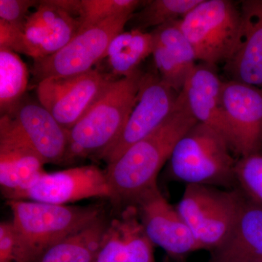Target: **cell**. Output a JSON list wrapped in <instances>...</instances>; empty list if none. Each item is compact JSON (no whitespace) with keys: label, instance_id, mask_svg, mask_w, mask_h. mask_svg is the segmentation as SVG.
<instances>
[{"label":"cell","instance_id":"obj_1","mask_svg":"<svg viewBox=\"0 0 262 262\" xmlns=\"http://www.w3.org/2000/svg\"><path fill=\"white\" fill-rule=\"evenodd\" d=\"M196 122L180 92L177 107L161 126L108 164L105 173L113 199L134 204L139 196L158 187V174L176 144Z\"/></svg>","mask_w":262,"mask_h":262},{"label":"cell","instance_id":"obj_2","mask_svg":"<svg viewBox=\"0 0 262 262\" xmlns=\"http://www.w3.org/2000/svg\"><path fill=\"white\" fill-rule=\"evenodd\" d=\"M16 247L15 262L37 261L53 245L102 215L97 206H72L9 201Z\"/></svg>","mask_w":262,"mask_h":262},{"label":"cell","instance_id":"obj_3","mask_svg":"<svg viewBox=\"0 0 262 262\" xmlns=\"http://www.w3.org/2000/svg\"><path fill=\"white\" fill-rule=\"evenodd\" d=\"M143 72L116 79L82 118L69 130L68 149L64 161L100 156L121 134L136 98Z\"/></svg>","mask_w":262,"mask_h":262},{"label":"cell","instance_id":"obj_4","mask_svg":"<svg viewBox=\"0 0 262 262\" xmlns=\"http://www.w3.org/2000/svg\"><path fill=\"white\" fill-rule=\"evenodd\" d=\"M220 134L201 122L181 138L168 160L172 179L187 184L232 187L236 160Z\"/></svg>","mask_w":262,"mask_h":262},{"label":"cell","instance_id":"obj_5","mask_svg":"<svg viewBox=\"0 0 262 262\" xmlns=\"http://www.w3.org/2000/svg\"><path fill=\"white\" fill-rule=\"evenodd\" d=\"M241 25L239 5L229 0H202L179 20L198 61L213 66L225 63L232 56Z\"/></svg>","mask_w":262,"mask_h":262},{"label":"cell","instance_id":"obj_6","mask_svg":"<svg viewBox=\"0 0 262 262\" xmlns=\"http://www.w3.org/2000/svg\"><path fill=\"white\" fill-rule=\"evenodd\" d=\"M238 189L187 184L177 208L202 250L213 251L227 239L238 210Z\"/></svg>","mask_w":262,"mask_h":262},{"label":"cell","instance_id":"obj_7","mask_svg":"<svg viewBox=\"0 0 262 262\" xmlns=\"http://www.w3.org/2000/svg\"><path fill=\"white\" fill-rule=\"evenodd\" d=\"M133 15L112 17L77 33L64 47L51 56L34 60L32 73L38 82L51 77L80 75L106 58L108 46L124 32Z\"/></svg>","mask_w":262,"mask_h":262},{"label":"cell","instance_id":"obj_8","mask_svg":"<svg viewBox=\"0 0 262 262\" xmlns=\"http://www.w3.org/2000/svg\"><path fill=\"white\" fill-rule=\"evenodd\" d=\"M180 93L165 83L157 71L143 74L135 106L117 140L100 155L110 164L130 146L166 121L177 106Z\"/></svg>","mask_w":262,"mask_h":262},{"label":"cell","instance_id":"obj_9","mask_svg":"<svg viewBox=\"0 0 262 262\" xmlns=\"http://www.w3.org/2000/svg\"><path fill=\"white\" fill-rule=\"evenodd\" d=\"M116 79L96 68L80 75L45 79L37 84L38 100L70 130Z\"/></svg>","mask_w":262,"mask_h":262},{"label":"cell","instance_id":"obj_10","mask_svg":"<svg viewBox=\"0 0 262 262\" xmlns=\"http://www.w3.org/2000/svg\"><path fill=\"white\" fill-rule=\"evenodd\" d=\"M93 198L113 199L106 173L95 165L45 172L27 190L13 201H30L66 206Z\"/></svg>","mask_w":262,"mask_h":262},{"label":"cell","instance_id":"obj_11","mask_svg":"<svg viewBox=\"0 0 262 262\" xmlns=\"http://www.w3.org/2000/svg\"><path fill=\"white\" fill-rule=\"evenodd\" d=\"M222 98L232 151L239 158L262 152V90L226 80Z\"/></svg>","mask_w":262,"mask_h":262},{"label":"cell","instance_id":"obj_12","mask_svg":"<svg viewBox=\"0 0 262 262\" xmlns=\"http://www.w3.org/2000/svg\"><path fill=\"white\" fill-rule=\"evenodd\" d=\"M134 204L153 245L172 256L202 250L177 207L168 203L158 187L139 196Z\"/></svg>","mask_w":262,"mask_h":262},{"label":"cell","instance_id":"obj_13","mask_svg":"<svg viewBox=\"0 0 262 262\" xmlns=\"http://www.w3.org/2000/svg\"><path fill=\"white\" fill-rule=\"evenodd\" d=\"M80 29L79 18L56 0L39 1L37 10L26 20L16 53L32 57L34 61L51 56L68 44Z\"/></svg>","mask_w":262,"mask_h":262},{"label":"cell","instance_id":"obj_14","mask_svg":"<svg viewBox=\"0 0 262 262\" xmlns=\"http://www.w3.org/2000/svg\"><path fill=\"white\" fill-rule=\"evenodd\" d=\"M44 160L20 137L9 117L0 119V185L9 201L28 189L46 172Z\"/></svg>","mask_w":262,"mask_h":262},{"label":"cell","instance_id":"obj_15","mask_svg":"<svg viewBox=\"0 0 262 262\" xmlns=\"http://www.w3.org/2000/svg\"><path fill=\"white\" fill-rule=\"evenodd\" d=\"M7 115L20 137L46 164L64 161L69 130L61 126L40 103L20 101Z\"/></svg>","mask_w":262,"mask_h":262},{"label":"cell","instance_id":"obj_16","mask_svg":"<svg viewBox=\"0 0 262 262\" xmlns=\"http://www.w3.org/2000/svg\"><path fill=\"white\" fill-rule=\"evenodd\" d=\"M242 25L239 41L225 70L229 80L262 90V0L239 3Z\"/></svg>","mask_w":262,"mask_h":262},{"label":"cell","instance_id":"obj_17","mask_svg":"<svg viewBox=\"0 0 262 262\" xmlns=\"http://www.w3.org/2000/svg\"><path fill=\"white\" fill-rule=\"evenodd\" d=\"M223 82L215 66L201 62L191 72L181 94L196 121L216 131L230 146V136L222 105Z\"/></svg>","mask_w":262,"mask_h":262},{"label":"cell","instance_id":"obj_18","mask_svg":"<svg viewBox=\"0 0 262 262\" xmlns=\"http://www.w3.org/2000/svg\"><path fill=\"white\" fill-rule=\"evenodd\" d=\"M179 20L157 27L151 34L155 69L165 83L180 93L198 59Z\"/></svg>","mask_w":262,"mask_h":262},{"label":"cell","instance_id":"obj_19","mask_svg":"<svg viewBox=\"0 0 262 262\" xmlns=\"http://www.w3.org/2000/svg\"><path fill=\"white\" fill-rule=\"evenodd\" d=\"M241 192L238 210L227 239L212 251L220 259L262 261V207Z\"/></svg>","mask_w":262,"mask_h":262},{"label":"cell","instance_id":"obj_20","mask_svg":"<svg viewBox=\"0 0 262 262\" xmlns=\"http://www.w3.org/2000/svg\"><path fill=\"white\" fill-rule=\"evenodd\" d=\"M108 226L101 215L48 248L37 262H94Z\"/></svg>","mask_w":262,"mask_h":262},{"label":"cell","instance_id":"obj_21","mask_svg":"<svg viewBox=\"0 0 262 262\" xmlns=\"http://www.w3.org/2000/svg\"><path fill=\"white\" fill-rule=\"evenodd\" d=\"M152 50L151 32L130 29L117 34L110 43L106 55L112 75L122 78L135 73L141 62L151 55Z\"/></svg>","mask_w":262,"mask_h":262},{"label":"cell","instance_id":"obj_22","mask_svg":"<svg viewBox=\"0 0 262 262\" xmlns=\"http://www.w3.org/2000/svg\"><path fill=\"white\" fill-rule=\"evenodd\" d=\"M27 65L15 52L0 48V110L11 113L20 103L28 85Z\"/></svg>","mask_w":262,"mask_h":262},{"label":"cell","instance_id":"obj_23","mask_svg":"<svg viewBox=\"0 0 262 262\" xmlns=\"http://www.w3.org/2000/svg\"><path fill=\"white\" fill-rule=\"evenodd\" d=\"M202 0H151L145 1L141 10L133 14L128 22L133 28L144 31L149 27L181 20Z\"/></svg>","mask_w":262,"mask_h":262},{"label":"cell","instance_id":"obj_24","mask_svg":"<svg viewBox=\"0 0 262 262\" xmlns=\"http://www.w3.org/2000/svg\"><path fill=\"white\" fill-rule=\"evenodd\" d=\"M134 207L125 212L122 220H115L125 242L131 262H155L152 243L146 235Z\"/></svg>","mask_w":262,"mask_h":262},{"label":"cell","instance_id":"obj_25","mask_svg":"<svg viewBox=\"0 0 262 262\" xmlns=\"http://www.w3.org/2000/svg\"><path fill=\"white\" fill-rule=\"evenodd\" d=\"M144 3L139 0H81L80 31L112 17L133 15Z\"/></svg>","mask_w":262,"mask_h":262},{"label":"cell","instance_id":"obj_26","mask_svg":"<svg viewBox=\"0 0 262 262\" xmlns=\"http://www.w3.org/2000/svg\"><path fill=\"white\" fill-rule=\"evenodd\" d=\"M234 175L241 192L262 207V152L239 158L236 162Z\"/></svg>","mask_w":262,"mask_h":262},{"label":"cell","instance_id":"obj_27","mask_svg":"<svg viewBox=\"0 0 262 262\" xmlns=\"http://www.w3.org/2000/svg\"><path fill=\"white\" fill-rule=\"evenodd\" d=\"M94 262H131L116 221L108 226L102 246Z\"/></svg>","mask_w":262,"mask_h":262},{"label":"cell","instance_id":"obj_28","mask_svg":"<svg viewBox=\"0 0 262 262\" xmlns=\"http://www.w3.org/2000/svg\"><path fill=\"white\" fill-rule=\"evenodd\" d=\"M38 3L34 0H0V20L23 30L29 8Z\"/></svg>","mask_w":262,"mask_h":262},{"label":"cell","instance_id":"obj_29","mask_svg":"<svg viewBox=\"0 0 262 262\" xmlns=\"http://www.w3.org/2000/svg\"><path fill=\"white\" fill-rule=\"evenodd\" d=\"M16 239L12 222L0 225V262H15Z\"/></svg>","mask_w":262,"mask_h":262},{"label":"cell","instance_id":"obj_30","mask_svg":"<svg viewBox=\"0 0 262 262\" xmlns=\"http://www.w3.org/2000/svg\"><path fill=\"white\" fill-rule=\"evenodd\" d=\"M209 262H262V261H256V260H246V259H220V258H212Z\"/></svg>","mask_w":262,"mask_h":262}]
</instances>
